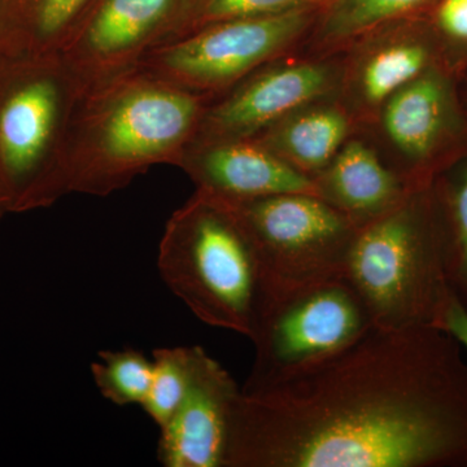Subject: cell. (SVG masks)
I'll list each match as a JSON object with an SVG mask.
<instances>
[{"label": "cell", "instance_id": "8", "mask_svg": "<svg viewBox=\"0 0 467 467\" xmlns=\"http://www.w3.org/2000/svg\"><path fill=\"white\" fill-rule=\"evenodd\" d=\"M373 325L346 276L304 285L261 301L254 333V389L316 364L355 342Z\"/></svg>", "mask_w": 467, "mask_h": 467}, {"label": "cell", "instance_id": "14", "mask_svg": "<svg viewBox=\"0 0 467 467\" xmlns=\"http://www.w3.org/2000/svg\"><path fill=\"white\" fill-rule=\"evenodd\" d=\"M178 168L196 190L225 201H247L278 193L318 195L315 180L254 140L193 143Z\"/></svg>", "mask_w": 467, "mask_h": 467}, {"label": "cell", "instance_id": "18", "mask_svg": "<svg viewBox=\"0 0 467 467\" xmlns=\"http://www.w3.org/2000/svg\"><path fill=\"white\" fill-rule=\"evenodd\" d=\"M432 2L436 0H330L313 30V51L331 57L348 50L368 34L407 20Z\"/></svg>", "mask_w": 467, "mask_h": 467}, {"label": "cell", "instance_id": "12", "mask_svg": "<svg viewBox=\"0 0 467 467\" xmlns=\"http://www.w3.org/2000/svg\"><path fill=\"white\" fill-rule=\"evenodd\" d=\"M238 384L202 347L189 391L160 429L158 460L165 467H223Z\"/></svg>", "mask_w": 467, "mask_h": 467}, {"label": "cell", "instance_id": "3", "mask_svg": "<svg viewBox=\"0 0 467 467\" xmlns=\"http://www.w3.org/2000/svg\"><path fill=\"white\" fill-rule=\"evenodd\" d=\"M344 276L364 301L374 326L441 328L456 292L430 186L413 190L391 211L358 226Z\"/></svg>", "mask_w": 467, "mask_h": 467}, {"label": "cell", "instance_id": "21", "mask_svg": "<svg viewBox=\"0 0 467 467\" xmlns=\"http://www.w3.org/2000/svg\"><path fill=\"white\" fill-rule=\"evenodd\" d=\"M196 348L198 346L153 350L152 379L140 407L159 429L167 425L189 391Z\"/></svg>", "mask_w": 467, "mask_h": 467}, {"label": "cell", "instance_id": "7", "mask_svg": "<svg viewBox=\"0 0 467 467\" xmlns=\"http://www.w3.org/2000/svg\"><path fill=\"white\" fill-rule=\"evenodd\" d=\"M322 8L310 5L204 27L152 48L135 69L216 99L288 54L312 32Z\"/></svg>", "mask_w": 467, "mask_h": 467}, {"label": "cell", "instance_id": "19", "mask_svg": "<svg viewBox=\"0 0 467 467\" xmlns=\"http://www.w3.org/2000/svg\"><path fill=\"white\" fill-rule=\"evenodd\" d=\"M310 5L325 7L322 0H186L156 47L226 21L267 16Z\"/></svg>", "mask_w": 467, "mask_h": 467}, {"label": "cell", "instance_id": "13", "mask_svg": "<svg viewBox=\"0 0 467 467\" xmlns=\"http://www.w3.org/2000/svg\"><path fill=\"white\" fill-rule=\"evenodd\" d=\"M348 50L340 101L356 121L377 119L396 91L435 67L431 41L410 18L380 27Z\"/></svg>", "mask_w": 467, "mask_h": 467}, {"label": "cell", "instance_id": "26", "mask_svg": "<svg viewBox=\"0 0 467 467\" xmlns=\"http://www.w3.org/2000/svg\"><path fill=\"white\" fill-rule=\"evenodd\" d=\"M322 2H324V5H327L328 2H330V0H322Z\"/></svg>", "mask_w": 467, "mask_h": 467}, {"label": "cell", "instance_id": "23", "mask_svg": "<svg viewBox=\"0 0 467 467\" xmlns=\"http://www.w3.org/2000/svg\"><path fill=\"white\" fill-rule=\"evenodd\" d=\"M434 21L447 41L467 46V0H439Z\"/></svg>", "mask_w": 467, "mask_h": 467}, {"label": "cell", "instance_id": "15", "mask_svg": "<svg viewBox=\"0 0 467 467\" xmlns=\"http://www.w3.org/2000/svg\"><path fill=\"white\" fill-rule=\"evenodd\" d=\"M313 180L319 198L358 226L391 211L416 190L386 164L374 147L353 138Z\"/></svg>", "mask_w": 467, "mask_h": 467}, {"label": "cell", "instance_id": "5", "mask_svg": "<svg viewBox=\"0 0 467 467\" xmlns=\"http://www.w3.org/2000/svg\"><path fill=\"white\" fill-rule=\"evenodd\" d=\"M79 94L58 55L0 57V180L15 213L41 208Z\"/></svg>", "mask_w": 467, "mask_h": 467}, {"label": "cell", "instance_id": "25", "mask_svg": "<svg viewBox=\"0 0 467 467\" xmlns=\"http://www.w3.org/2000/svg\"><path fill=\"white\" fill-rule=\"evenodd\" d=\"M9 212H12V198L2 180H0V218L5 216V213H9Z\"/></svg>", "mask_w": 467, "mask_h": 467}, {"label": "cell", "instance_id": "24", "mask_svg": "<svg viewBox=\"0 0 467 467\" xmlns=\"http://www.w3.org/2000/svg\"><path fill=\"white\" fill-rule=\"evenodd\" d=\"M441 328L450 333L467 352V308L457 294L451 297Z\"/></svg>", "mask_w": 467, "mask_h": 467}, {"label": "cell", "instance_id": "4", "mask_svg": "<svg viewBox=\"0 0 467 467\" xmlns=\"http://www.w3.org/2000/svg\"><path fill=\"white\" fill-rule=\"evenodd\" d=\"M158 267L169 290L201 321L251 337L263 292L259 263L225 202L196 190L165 225Z\"/></svg>", "mask_w": 467, "mask_h": 467}, {"label": "cell", "instance_id": "11", "mask_svg": "<svg viewBox=\"0 0 467 467\" xmlns=\"http://www.w3.org/2000/svg\"><path fill=\"white\" fill-rule=\"evenodd\" d=\"M400 159L399 174L411 189L431 184L432 167L459 126L456 99L448 77L432 67L395 92L377 119Z\"/></svg>", "mask_w": 467, "mask_h": 467}, {"label": "cell", "instance_id": "6", "mask_svg": "<svg viewBox=\"0 0 467 467\" xmlns=\"http://www.w3.org/2000/svg\"><path fill=\"white\" fill-rule=\"evenodd\" d=\"M220 201L232 209L254 245L261 301L344 276L358 225L318 195L290 192Z\"/></svg>", "mask_w": 467, "mask_h": 467}, {"label": "cell", "instance_id": "20", "mask_svg": "<svg viewBox=\"0 0 467 467\" xmlns=\"http://www.w3.org/2000/svg\"><path fill=\"white\" fill-rule=\"evenodd\" d=\"M451 287L467 308V162L434 192Z\"/></svg>", "mask_w": 467, "mask_h": 467}, {"label": "cell", "instance_id": "16", "mask_svg": "<svg viewBox=\"0 0 467 467\" xmlns=\"http://www.w3.org/2000/svg\"><path fill=\"white\" fill-rule=\"evenodd\" d=\"M355 121L342 101L328 98L295 110L252 140L315 178L349 140Z\"/></svg>", "mask_w": 467, "mask_h": 467}, {"label": "cell", "instance_id": "22", "mask_svg": "<svg viewBox=\"0 0 467 467\" xmlns=\"http://www.w3.org/2000/svg\"><path fill=\"white\" fill-rule=\"evenodd\" d=\"M91 364L95 386L104 399L117 405H142L152 379L153 365L140 350H101Z\"/></svg>", "mask_w": 467, "mask_h": 467}, {"label": "cell", "instance_id": "17", "mask_svg": "<svg viewBox=\"0 0 467 467\" xmlns=\"http://www.w3.org/2000/svg\"><path fill=\"white\" fill-rule=\"evenodd\" d=\"M97 0H0V57L58 55Z\"/></svg>", "mask_w": 467, "mask_h": 467}, {"label": "cell", "instance_id": "2", "mask_svg": "<svg viewBox=\"0 0 467 467\" xmlns=\"http://www.w3.org/2000/svg\"><path fill=\"white\" fill-rule=\"evenodd\" d=\"M213 100L135 67L82 91L41 208L69 193L110 195L155 165L178 167Z\"/></svg>", "mask_w": 467, "mask_h": 467}, {"label": "cell", "instance_id": "9", "mask_svg": "<svg viewBox=\"0 0 467 467\" xmlns=\"http://www.w3.org/2000/svg\"><path fill=\"white\" fill-rule=\"evenodd\" d=\"M275 63L212 101L192 144L252 140L295 110L339 92L343 63L328 57Z\"/></svg>", "mask_w": 467, "mask_h": 467}, {"label": "cell", "instance_id": "1", "mask_svg": "<svg viewBox=\"0 0 467 467\" xmlns=\"http://www.w3.org/2000/svg\"><path fill=\"white\" fill-rule=\"evenodd\" d=\"M223 467H467V362L442 328L371 326L234 404Z\"/></svg>", "mask_w": 467, "mask_h": 467}, {"label": "cell", "instance_id": "10", "mask_svg": "<svg viewBox=\"0 0 467 467\" xmlns=\"http://www.w3.org/2000/svg\"><path fill=\"white\" fill-rule=\"evenodd\" d=\"M186 0H97L58 57L79 90L134 69L159 45Z\"/></svg>", "mask_w": 467, "mask_h": 467}]
</instances>
